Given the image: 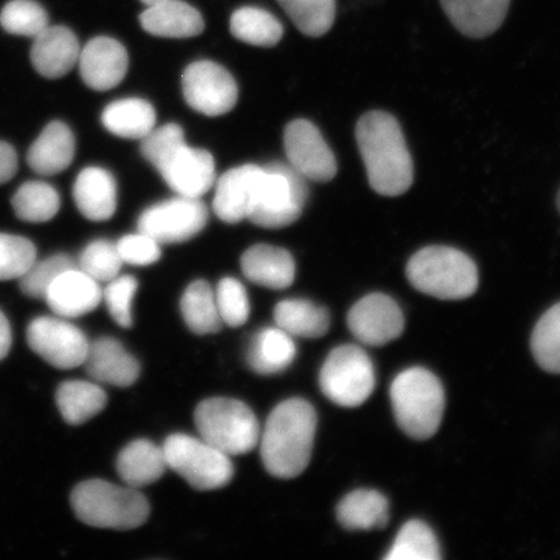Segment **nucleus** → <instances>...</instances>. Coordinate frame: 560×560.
Listing matches in <instances>:
<instances>
[{
  "instance_id": "obj_1",
  "label": "nucleus",
  "mask_w": 560,
  "mask_h": 560,
  "mask_svg": "<svg viewBox=\"0 0 560 560\" xmlns=\"http://www.w3.org/2000/svg\"><path fill=\"white\" fill-rule=\"evenodd\" d=\"M355 139L371 188L388 198L408 192L415 165L397 118L383 110L369 112L357 122Z\"/></svg>"
},
{
  "instance_id": "obj_2",
  "label": "nucleus",
  "mask_w": 560,
  "mask_h": 560,
  "mask_svg": "<svg viewBox=\"0 0 560 560\" xmlns=\"http://www.w3.org/2000/svg\"><path fill=\"white\" fill-rule=\"evenodd\" d=\"M318 417L304 398L279 404L266 420L260 436L262 464L278 479H295L312 458Z\"/></svg>"
},
{
  "instance_id": "obj_3",
  "label": "nucleus",
  "mask_w": 560,
  "mask_h": 560,
  "mask_svg": "<svg viewBox=\"0 0 560 560\" xmlns=\"http://www.w3.org/2000/svg\"><path fill=\"white\" fill-rule=\"evenodd\" d=\"M140 151L180 196L200 199L214 185L213 156L206 150L187 145L184 129L177 124L153 129L142 139Z\"/></svg>"
},
{
  "instance_id": "obj_4",
  "label": "nucleus",
  "mask_w": 560,
  "mask_h": 560,
  "mask_svg": "<svg viewBox=\"0 0 560 560\" xmlns=\"http://www.w3.org/2000/svg\"><path fill=\"white\" fill-rule=\"evenodd\" d=\"M70 505L90 527L129 530L149 521V500L137 488L94 479L81 482L70 494Z\"/></svg>"
},
{
  "instance_id": "obj_5",
  "label": "nucleus",
  "mask_w": 560,
  "mask_h": 560,
  "mask_svg": "<svg viewBox=\"0 0 560 560\" xmlns=\"http://www.w3.org/2000/svg\"><path fill=\"white\" fill-rule=\"evenodd\" d=\"M406 277L419 292L440 300H464L479 287L478 268L464 252L431 245L411 256Z\"/></svg>"
},
{
  "instance_id": "obj_6",
  "label": "nucleus",
  "mask_w": 560,
  "mask_h": 560,
  "mask_svg": "<svg viewBox=\"0 0 560 560\" xmlns=\"http://www.w3.org/2000/svg\"><path fill=\"white\" fill-rule=\"evenodd\" d=\"M390 401L401 430L412 439L427 440L440 429L445 410L443 385L431 371L411 368L390 385Z\"/></svg>"
},
{
  "instance_id": "obj_7",
  "label": "nucleus",
  "mask_w": 560,
  "mask_h": 560,
  "mask_svg": "<svg viewBox=\"0 0 560 560\" xmlns=\"http://www.w3.org/2000/svg\"><path fill=\"white\" fill-rule=\"evenodd\" d=\"M195 424L201 439L230 457L247 454L260 443L261 427L254 410L235 398L213 397L200 402Z\"/></svg>"
},
{
  "instance_id": "obj_8",
  "label": "nucleus",
  "mask_w": 560,
  "mask_h": 560,
  "mask_svg": "<svg viewBox=\"0 0 560 560\" xmlns=\"http://www.w3.org/2000/svg\"><path fill=\"white\" fill-rule=\"evenodd\" d=\"M307 199L306 178L295 167L272 163L264 167L248 220L265 229H283L295 223Z\"/></svg>"
},
{
  "instance_id": "obj_9",
  "label": "nucleus",
  "mask_w": 560,
  "mask_h": 560,
  "mask_svg": "<svg viewBox=\"0 0 560 560\" xmlns=\"http://www.w3.org/2000/svg\"><path fill=\"white\" fill-rule=\"evenodd\" d=\"M167 468H172L188 485L198 490L226 487L234 478L230 455L217 450L205 439L173 433L163 445Z\"/></svg>"
},
{
  "instance_id": "obj_10",
  "label": "nucleus",
  "mask_w": 560,
  "mask_h": 560,
  "mask_svg": "<svg viewBox=\"0 0 560 560\" xmlns=\"http://www.w3.org/2000/svg\"><path fill=\"white\" fill-rule=\"evenodd\" d=\"M319 385L328 400L342 408H357L374 392L373 362L360 347L335 348L320 369Z\"/></svg>"
},
{
  "instance_id": "obj_11",
  "label": "nucleus",
  "mask_w": 560,
  "mask_h": 560,
  "mask_svg": "<svg viewBox=\"0 0 560 560\" xmlns=\"http://www.w3.org/2000/svg\"><path fill=\"white\" fill-rule=\"evenodd\" d=\"M208 222V209L200 199L178 196L145 209L138 230L160 244L190 241Z\"/></svg>"
},
{
  "instance_id": "obj_12",
  "label": "nucleus",
  "mask_w": 560,
  "mask_h": 560,
  "mask_svg": "<svg viewBox=\"0 0 560 560\" xmlns=\"http://www.w3.org/2000/svg\"><path fill=\"white\" fill-rule=\"evenodd\" d=\"M26 340L34 353L60 370L82 366L90 347L88 336L79 327L47 315L31 322Z\"/></svg>"
},
{
  "instance_id": "obj_13",
  "label": "nucleus",
  "mask_w": 560,
  "mask_h": 560,
  "mask_svg": "<svg viewBox=\"0 0 560 560\" xmlns=\"http://www.w3.org/2000/svg\"><path fill=\"white\" fill-rule=\"evenodd\" d=\"M182 89L187 104L210 117L229 114L237 102L234 77L213 61H196L188 66L182 75Z\"/></svg>"
},
{
  "instance_id": "obj_14",
  "label": "nucleus",
  "mask_w": 560,
  "mask_h": 560,
  "mask_svg": "<svg viewBox=\"0 0 560 560\" xmlns=\"http://www.w3.org/2000/svg\"><path fill=\"white\" fill-rule=\"evenodd\" d=\"M284 150L290 165L306 179L328 182L338 173V163L317 126L295 120L284 130Z\"/></svg>"
},
{
  "instance_id": "obj_15",
  "label": "nucleus",
  "mask_w": 560,
  "mask_h": 560,
  "mask_svg": "<svg viewBox=\"0 0 560 560\" xmlns=\"http://www.w3.org/2000/svg\"><path fill=\"white\" fill-rule=\"evenodd\" d=\"M348 327L354 338L370 347H382L404 332L401 307L384 293H370L348 313Z\"/></svg>"
},
{
  "instance_id": "obj_16",
  "label": "nucleus",
  "mask_w": 560,
  "mask_h": 560,
  "mask_svg": "<svg viewBox=\"0 0 560 560\" xmlns=\"http://www.w3.org/2000/svg\"><path fill=\"white\" fill-rule=\"evenodd\" d=\"M262 175L264 167L254 164L234 167L221 175L213 200L220 220L226 223L248 220Z\"/></svg>"
},
{
  "instance_id": "obj_17",
  "label": "nucleus",
  "mask_w": 560,
  "mask_h": 560,
  "mask_svg": "<svg viewBox=\"0 0 560 560\" xmlns=\"http://www.w3.org/2000/svg\"><path fill=\"white\" fill-rule=\"evenodd\" d=\"M80 73L90 89L108 91L120 85L129 68V56L120 42L96 37L83 47L79 58Z\"/></svg>"
},
{
  "instance_id": "obj_18",
  "label": "nucleus",
  "mask_w": 560,
  "mask_h": 560,
  "mask_svg": "<svg viewBox=\"0 0 560 560\" xmlns=\"http://www.w3.org/2000/svg\"><path fill=\"white\" fill-rule=\"evenodd\" d=\"M102 300L100 283L79 268L56 278L45 296L48 307L61 318H79L94 312Z\"/></svg>"
},
{
  "instance_id": "obj_19",
  "label": "nucleus",
  "mask_w": 560,
  "mask_h": 560,
  "mask_svg": "<svg viewBox=\"0 0 560 560\" xmlns=\"http://www.w3.org/2000/svg\"><path fill=\"white\" fill-rule=\"evenodd\" d=\"M83 365L94 382L120 388L130 387L140 375V365L136 357L110 336H103L90 342Z\"/></svg>"
},
{
  "instance_id": "obj_20",
  "label": "nucleus",
  "mask_w": 560,
  "mask_h": 560,
  "mask_svg": "<svg viewBox=\"0 0 560 560\" xmlns=\"http://www.w3.org/2000/svg\"><path fill=\"white\" fill-rule=\"evenodd\" d=\"M80 42L67 26L48 25L34 38L31 59L35 70L45 79L58 80L79 62Z\"/></svg>"
},
{
  "instance_id": "obj_21",
  "label": "nucleus",
  "mask_w": 560,
  "mask_h": 560,
  "mask_svg": "<svg viewBox=\"0 0 560 560\" xmlns=\"http://www.w3.org/2000/svg\"><path fill=\"white\" fill-rule=\"evenodd\" d=\"M242 270L252 283L270 290H285L296 276V265L290 252L269 244H257L242 256Z\"/></svg>"
},
{
  "instance_id": "obj_22",
  "label": "nucleus",
  "mask_w": 560,
  "mask_h": 560,
  "mask_svg": "<svg viewBox=\"0 0 560 560\" xmlns=\"http://www.w3.org/2000/svg\"><path fill=\"white\" fill-rule=\"evenodd\" d=\"M140 25L147 33L163 38L196 37L206 27L201 13L182 0H161L147 5Z\"/></svg>"
},
{
  "instance_id": "obj_23",
  "label": "nucleus",
  "mask_w": 560,
  "mask_h": 560,
  "mask_svg": "<svg viewBox=\"0 0 560 560\" xmlns=\"http://www.w3.org/2000/svg\"><path fill=\"white\" fill-rule=\"evenodd\" d=\"M457 30L470 38H486L502 25L510 0H441Z\"/></svg>"
},
{
  "instance_id": "obj_24",
  "label": "nucleus",
  "mask_w": 560,
  "mask_h": 560,
  "mask_svg": "<svg viewBox=\"0 0 560 560\" xmlns=\"http://www.w3.org/2000/svg\"><path fill=\"white\" fill-rule=\"evenodd\" d=\"M73 198L77 208L88 220L108 221L117 208L116 180L102 167H86L74 182Z\"/></svg>"
},
{
  "instance_id": "obj_25",
  "label": "nucleus",
  "mask_w": 560,
  "mask_h": 560,
  "mask_svg": "<svg viewBox=\"0 0 560 560\" xmlns=\"http://www.w3.org/2000/svg\"><path fill=\"white\" fill-rule=\"evenodd\" d=\"M75 153L72 130L65 122L46 126L27 152V164L39 175H55L68 170Z\"/></svg>"
},
{
  "instance_id": "obj_26",
  "label": "nucleus",
  "mask_w": 560,
  "mask_h": 560,
  "mask_svg": "<svg viewBox=\"0 0 560 560\" xmlns=\"http://www.w3.org/2000/svg\"><path fill=\"white\" fill-rule=\"evenodd\" d=\"M116 468L125 486L138 489L153 485L167 468L163 446L144 439L132 441L118 454Z\"/></svg>"
},
{
  "instance_id": "obj_27",
  "label": "nucleus",
  "mask_w": 560,
  "mask_h": 560,
  "mask_svg": "<svg viewBox=\"0 0 560 560\" xmlns=\"http://www.w3.org/2000/svg\"><path fill=\"white\" fill-rule=\"evenodd\" d=\"M298 353L292 336L282 328L268 327L258 331L247 350V363L260 375L283 373L292 365Z\"/></svg>"
},
{
  "instance_id": "obj_28",
  "label": "nucleus",
  "mask_w": 560,
  "mask_h": 560,
  "mask_svg": "<svg viewBox=\"0 0 560 560\" xmlns=\"http://www.w3.org/2000/svg\"><path fill=\"white\" fill-rule=\"evenodd\" d=\"M275 320L279 328L296 338L319 339L331 326L330 313L324 306L304 299L280 301L275 310Z\"/></svg>"
},
{
  "instance_id": "obj_29",
  "label": "nucleus",
  "mask_w": 560,
  "mask_h": 560,
  "mask_svg": "<svg viewBox=\"0 0 560 560\" xmlns=\"http://www.w3.org/2000/svg\"><path fill=\"white\" fill-rule=\"evenodd\" d=\"M336 516L349 530L384 528L389 522V503L376 490L359 489L340 501Z\"/></svg>"
},
{
  "instance_id": "obj_30",
  "label": "nucleus",
  "mask_w": 560,
  "mask_h": 560,
  "mask_svg": "<svg viewBox=\"0 0 560 560\" xmlns=\"http://www.w3.org/2000/svg\"><path fill=\"white\" fill-rule=\"evenodd\" d=\"M62 419L70 425L89 422L107 406L108 398L101 385L83 381L61 383L55 395Z\"/></svg>"
},
{
  "instance_id": "obj_31",
  "label": "nucleus",
  "mask_w": 560,
  "mask_h": 560,
  "mask_svg": "<svg viewBox=\"0 0 560 560\" xmlns=\"http://www.w3.org/2000/svg\"><path fill=\"white\" fill-rule=\"evenodd\" d=\"M102 122L112 135L142 140L155 129L156 112L149 102L129 97L110 103L103 110Z\"/></svg>"
},
{
  "instance_id": "obj_32",
  "label": "nucleus",
  "mask_w": 560,
  "mask_h": 560,
  "mask_svg": "<svg viewBox=\"0 0 560 560\" xmlns=\"http://www.w3.org/2000/svg\"><path fill=\"white\" fill-rule=\"evenodd\" d=\"M180 313L196 335L217 334L223 326L214 292L206 280H196L187 287L180 299Z\"/></svg>"
},
{
  "instance_id": "obj_33",
  "label": "nucleus",
  "mask_w": 560,
  "mask_h": 560,
  "mask_svg": "<svg viewBox=\"0 0 560 560\" xmlns=\"http://www.w3.org/2000/svg\"><path fill=\"white\" fill-rule=\"evenodd\" d=\"M230 31L236 39L258 47H272L283 37V26L268 11L256 7L236 10L230 20Z\"/></svg>"
},
{
  "instance_id": "obj_34",
  "label": "nucleus",
  "mask_w": 560,
  "mask_h": 560,
  "mask_svg": "<svg viewBox=\"0 0 560 560\" xmlns=\"http://www.w3.org/2000/svg\"><path fill=\"white\" fill-rule=\"evenodd\" d=\"M18 219L42 223L54 219L60 209V195L46 182H26L12 198Z\"/></svg>"
},
{
  "instance_id": "obj_35",
  "label": "nucleus",
  "mask_w": 560,
  "mask_h": 560,
  "mask_svg": "<svg viewBox=\"0 0 560 560\" xmlns=\"http://www.w3.org/2000/svg\"><path fill=\"white\" fill-rule=\"evenodd\" d=\"M440 548L435 534L423 522L410 521L398 532L385 560H438Z\"/></svg>"
},
{
  "instance_id": "obj_36",
  "label": "nucleus",
  "mask_w": 560,
  "mask_h": 560,
  "mask_svg": "<svg viewBox=\"0 0 560 560\" xmlns=\"http://www.w3.org/2000/svg\"><path fill=\"white\" fill-rule=\"evenodd\" d=\"M298 30L310 37H322L331 30L336 0H278Z\"/></svg>"
},
{
  "instance_id": "obj_37",
  "label": "nucleus",
  "mask_w": 560,
  "mask_h": 560,
  "mask_svg": "<svg viewBox=\"0 0 560 560\" xmlns=\"http://www.w3.org/2000/svg\"><path fill=\"white\" fill-rule=\"evenodd\" d=\"M530 347L538 365L548 373L560 374V303L538 320Z\"/></svg>"
},
{
  "instance_id": "obj_38",
  "label": "nucleus",
  "mask_w": 560,
  "mask_h": 560,
  "mask_svg": "<svg viewBox=\"0 0 560 560\" xmlns=\"http://www.w3.org/2000/svg\"><path fill=\"white\" fill-rule=\"evenodd\" d=\"M0 25L7 33L35 38L48 26V15L34 0H11L0 12Z\"/></svg>"
},
{
  "instance_id": "obj_39",
  "label": "nucleus",
  "mask_w": 560,
  "mask_h": 560,
  "mask_svg": "<svg viewBox=\"0 0 560 560\" xmlns=\"http://www.w3.org/2000/svg\"><path fill=\"white\" fill-rule=\"evenodd\" d=\"M79 268L72 256L58 254L37 261L19 279L21 292L27 298L45 300L54 280L70 269Z\"/></svg>"
},
{
  "instance_id": "obj_40",
  "label": "nucleus",
  "mask_w": 560,
  "mask_h": 560,
  "mask_svg": "<svg viewBox=\"0 0 560 560\" xmlns=\"http://www.w3.org/2000/svg\"><path fill=\"white\" fill-rule=\"evenodd\" d=\"M122 264L116 244L96 241L81 252L77 266L97 283H108L120 275Z\"/></svg>"
},
{
  "instance_id": "obj_41",
  "label": "nucleus",
  "mask_w": 560,
  "mask_h": 560,
  "mask_svg": "<svg viewBox=\"0 0 560 560\" xmlns=\"http://www.w3.org/2000/svg\"><path fill=\"white\" fill-rule=\"evenodd\" d=\"M37 260V248L26 237L0 234V282L20 279Z\"/></svg>"
},
{
  "instance_id": "obj_42",
  "label": "nucleus",
  "mask_w": 560,
  "mask_h": 560,
  "mask_svg": "<svg viewBox=\"0 0 560 560\" xmlns=\"http://www.w3.org/2000/svg\"><path fill=\"white\" fill-rule=\"evenodd\" d=\"M223 325L241 327L248 320L250 304L247 290L235 278H223L214 292Z\"/></svg>"
},
{
  "instance_id": "obj_43",
  "label": "nucleus",
  "mask_w": 560,
  "mask_h": 560,
  "mask_svg": "<svg viewBox=\"0 0 560 560\" xmlns=\"http://www.w3.org/2000/svg\"><path fill=\"white\" fill-rule=\"evenodd\" d=\"M138 290V280L131 276L117 277L103 291V300L112 319L122 328L132 326V300Z\"/></svg>"
},
{
  "instance_id": "obj_44",
  "label": "nucleus",
  "mask_w": 560,
  "mask_h": 560,
  "mask_svg": "<svg viewBox=\"0 0 560 560\" xmlns=\"http://www.w3.org/2000/svg\"><path fill=\"white\" fill-rule=\"evenodd\" d=\"M118 255L125 264L149 266L160 260V243L151 236L139 233L126 235L117 242Z\"/></svg>"
},
{
  "instance_id": "obj_45",
  "label": "nucleus",
  "mask_w": 560,
  "mask_h": 560,
  "mask_svg": "<svg viewBox=\"0 0 560 560\" xmlns=\"http://www.w3.org/2000/svg\"><path fill=\"white\" fill-rule=\"evenodd\" d=\"M19 167L18 153L9 143L0 140V185L15 177Z\"/></svg>"
},
{
  "instance_id": "obj_46",
  "label": "nucleus",
  "mask_w": 560,
  "mask_h": 560,
  "mask_svg": "<svg viewBox=\"0 0 560 560\" xmlns=\"http://www.w3.org/2000/svg\"><path fill=\"white\" fill-rule=\"evenodd\" d=\"M12 346V331L9 319L4 313L0 311V361L4 360L10 353Z\"/></svg>"
},
{
  "instance_id": "obj_47",
  "label": "nucleus",
  "mask_w": 560,
  "mask_h": 560,
  "mask_svg": "<svg viewBox=\"0 0 560 560\" xmlns=\"http://www.w3.org/2000/svg\"><path fill=\"white\" fill-rule=\"evenodd\" d=\"M142 2L145 4V5H151V4H155L158 2H161V0H142Z\"/></svg>"
},
{
  "instance_id": "obj_48",
  "label": "nucleus",
  "mask_w": 560,
  "mask_h": 560,
  "mask_svg": "<svg viewBox=\"0 0 560 560\" xmlns=\"http://www.w3.org/2000/svg\"><path fill=\"white\" fill-rule=\"evenodd\" d=\"M557 202H558V208H559V212H560V191H559V194H558Z\"/></svg>"
}]
</instances>
